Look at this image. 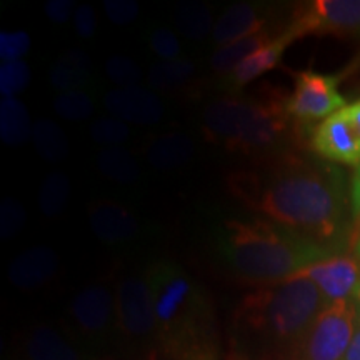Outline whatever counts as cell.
Here are the masks:
<instances>
[{"instance_id":"cell-20","label":"cell","mask_w":360,"mask_h":360,"mask_svg":"<svg viewBox=\"0 0 360 360\" xmlns=\"http://www.w3.org/2000/svg\"><path fill=\"white\" fill-rule=\"evenodd\" d=\"M92 74V62L82 49L65 52L51 70V85L60 92L84 90Z\"/></svg>"},{"instance_id":"cell-11","label":"cell","mask_w":360,"mask_h":360,"mask_svg":"<svg viewBox=\"0 0 360 360\" xmlns=\"http://www.w3.org/2000/svg\"><path fill=\"white\" fill-rule=\"evenodd\" d=\"M310 146L317 157L332 164L360 165V142L344 109L327 117L315 127Z\"/></svg>"},{"instance_id":"cell-6","label":"cell","mask_w":360,"mask_h":360,"mask_svg":"<svg viewBox=\"0 0 360 360\" xmlns=\"http://www.w3.org/2000/svg\"><path fill=\"white\" fill-rule=\"evenodd\" d=\"M117 332L125 342L147 352L157 345V321L150 287L143 276H129L115 289Z\"/></svg>"},{"instance_id":"cell-37","label":"cell","mask_w":360,"mask_h":360,"mask_svg":"<svg viewBox=\"0 0 360 360\" xmlns=\"http://www.w3.org/2000/svg\"><path fill=\"white\" fill-rule=\"evenodd\" d=\"M74 27L75 34H77L80 39H92L97 30V15L96 12H94V8L90 6H80L75 8Z\"/></svg>"},{"instance_id":"cell-12","label":"cell","mask_w":360,"mask_h":360,"mask_svg":"<svg viewBox=\"0 0 360 360\" xmlns=\"http://www.w3.org/2000/svg\"><path fill=\"white\" fill-rule=\"evenodd\" d=\"M252 98L240 96H227L210 102L202 114V132L205 141L215 146H229L244 127L250 112Z\"/></svg>"},{"instance_id":"cell-10","label":"cell","mask_w":360,"mask_h":360,"mask_svg":"<svg viewBox=\"0 0 360 360\" xmlns=\"http://www.w3.org/2000/svg\"><path fill=\"white\" fill-rule=\"evenodd\" d=\"M302 276L319 287L326 304L355 300L360 289V260L357 255L339 254L305 269Z\"/></svg>"},{"instance_id":"cell-25","label":"cell","mask_w":360,"mask_h":360,"mask_svg":"<svg viewBox=\"0 0 360 360\" xmlns=\"http://www.w3.org/2000/svg\"><path fill=\"white\" fill-rule=\"evenodd\" d=\"M175 25L184 37L204 40L212 34V15L209 7L200 2H182L175 8Z\"/></svg>"},{"instance_id":"cell-17","label":"cell","mask_w":360,"mask_h":360,"mask_svg":"<svg viewBox=\"0 0 360 360\" xmlns=\"http://www.w3.org/2000/svg\"><path fill=\"white\" fill-rule=\"evenodd\" d=\"M60 259L47 245L30 247L8 265V281L19 290H35L57 276Z\"/></svg>"},{"instance_id":"cell-22","label":"cell","mask_w":360,"mask_h":360,"mask_svg":"<svg viewBox=\"0 0 360 360\" xmlns=\"http://www.w3.org/2000/svg\"><path fill=\"white\" fill-rule=\"evenodd\" d=\"M34 125L25 105L17 97H6L0 102V137L4 143L19 147L32 137Z\"/></svg>"},{"instance_id":"cell-34","label":"cell","mask_w":360,"mask_h":360,"mask_svg":"<svg viewBox=\"0 0 360 360\" xmlns=\"http://www.w3.org/2000/svg\"><path fill=\"white\" fill-rule=\"evenodd\" d=\"M148 45H150L152 52L159 58H162V62L180 58V52H182L177 34L170 29L154 30L150 34V37H148Z\"/></svg>"},{"instance_id":"cell-29","label":"cell","mask_w":360,"mask_h":360,"mask_svg":"<svg viewBox=\"0 0 360 360\" xmlns=\"http://www.w3.org/2000/svg\"><path fill=\"white\" fill-rule=\"evenodd\" d=\"M53 109L62 119L69 122H80L94 114L96 103L94 97L85 90H70V92H60V96L53 102Z\"/></svg>"},{"instance_id":"cell-7","label":"cell","mask_w":360,"mask_h":360,"mask_svg":"<svg viewBox=\"0 0 360 360\" xmlns=\"http://www.w3.org/2000/svg\"><path fill=\"white\" fill-rule=\"evenodd\" d=\"M340 74L327 75L317 72H297L294 92L287 96L285 109L297 124L326 120L345 107V97L339 92Z\"/></svg>"},{"instance_id":"cell-5","label":"cell","mask_w":360,"mask_h":360,"mask_svg":"<svg viewBox=\"0 0 360 360\" xmlns=\"http://www.w3.org/2000/svg\"><path fill=\"white\" fill-rule=\"evenodd\" d=\"M357 327V300L327 304L285 360H342Z\"/></svg>"},{"instance_id":"cell-46","label":"cell","mask_w":360,"mask_h":360,"mask_svg":"<svg viewBox=\"0 0 360 360\" xmlns=\"http://www.w3.org/2000/svg\"><path fill=\"white\" fill-rule=\"evenodd\" d=\"M359 304V302H357ZM359 322H360V304H359Z\"/></svg>"},{"instance_id":"cell-43","label":"cell","mask_w":360,"mask_h":360,"mask_svg":"<svg viewBox=\"0 0 360 360\" xmlns=\"http://www.w3.org/2000/svg\"><path fill=\"white\" fill-rule=\"evenodd\" d=\"M355 255H357L360 260V233L357 236V238H355Z\"/></svg>"},{"instance_id":"cell-39","label":"cell","mask_w":360,"mask_h":360,"mask_svg":"<svg viewBox=\"0 0 360 360\" xmlns=\"http://www.w3.org/2000/svg\"><path fill=\"white\" fill-rule=\"evenodd\" d=\"M344 110L345 114H347L350 125H352L355 137H357V141L360 142V101L350 103V105H345Z\"/></svg>"},{"instance_id":"cell-36","label":"cell","mask_w":360,"mask_h":360,"mask_svg":"<svg viewBox=\"0 0 360 360\" xmlns=\"http://www.w3.org/2000/svg\"><path fill=\"white\" fill-rule=\"evenodd\" d=\"M103 12L115 25H127L137 19L141 6L135 0H103Z\"/></svg>"},{"instance_id":"cell-30","label":"cell","mask_w":360,"mask_h":360,"mask_svg":"<svg viewBox=\"0 0 360 360\" xmlns=\"http://www.w3.org/2000/svg\"><path fill=\"white\" fill-rule=\"evenodd\" d=\"M90 137L105 147H120L130 137V127L115 117H103L92 124Z\"/></svg>"},{"instance_id":"cell-33","label":"cell","mask_w":360,"mask_h":360,"mask_svg":"<svg viewBox=\"0 0 360 360\" xmlns=\"http://www.w3.org/2000/svg\"><path fill=\"white\" fill-rule=\"evenodd\" d=\"M25 220L27 215L20 202L12 197L2 200V207H0V236L2 238L15 237L24 229Z\"/></svg>"},{"instance_id":"cell-38","label":"cell","mask_w":360,"mask_h":360,"mask_svg":"<svg viewBox=\"0 0 360 360\" xmlns=\"http://www.w3.org/2000/svg\"><path fill=\"white\" fill-rule=\"evenodd\" d=\"M75 8V4L72 0H47L44 6V12L47 19L53 24H65L70 19Z\"/></svg>"},{"instance_id":"cell-45","label":"cell","mask_w":360,"mask_h":360,"mask_svg":"<svg viewBox=\"0 0 360 360\" xmlns=\"http://www.w3.org/2000/svg\"><path fill=\"white\" fill-rule=\"evenodd\" d=\"M355 300H357V302L360 304V289H359V292H357V295H355Z\"/></svg>"},{"instance_id":"cell-24","label":"cell","mask_w":360,"mask_h":360,"mask_svg":"<svg viewBox=\"0 0 360 360\" xmlns=\"http://www.w3.org/2000/svg\"><path fill=\"white\" fill-rule=\"evenodd\" d=\"M97 167L103 177L119 184H134L141 175L137 160L122 147H105L98 152Z\"/></svg>"},{"instance_id":"cell-26","label":"cell","mask_w":360,"mask_h":360,"mask_svg":"<svg viewBox=\"0 0 360 360\" xmlns=\"http://www.w3.org/2000/svg\"><path fill=\"white\" fill-rule=\"evenodd\" d=\"M197 67L188 58H175L169 62H157L148 70V84L160 90L180 89L186 85L193 75Z\"/></svg>"},{"instance_id":"cell-32","label":"cell","mask_w":360,"mask_h":360,"mask_svg":"<svg viewBox=\"0 0 360 360\" xmlns=\"http://www.w3.org/2000/svg\"><path fill=\"white\" fill-rule=\"evenodd\" d=\"M30 82V69L24 60L4 62L0 65V94L2 97H15L24 92Z\"/></svg>"},{"instance_id":"cell-28","label":"cell","mask_w":360,"mask_h":360,"mask_svg":"<svg viewBox=\"0 0 360 360\" xmlns=\"http://www.w3.org/2000/svg\"><path fill=\"white\" fill-rule=\"evenodd\" d=\"M147 360H220L219 345L157 344L147 352Z\"/></svg>"},{"instance_id":"cell-44","label":"cell","mask_w":360,"mask_h":360,"mask_svg":"<svg viewBox=\"0 0 360 360\" xmlns=\"http://www.w3.org/2000/svg\"><path fill=\"white\" fill-rule=\"evenodd\" d=\"M96 360H119V359H115V357H102V359H96Z\"/></svg>"},{"instance_id":"cell-18","label":"cell","mask_w":360,"mask_h":360,"mask_svg":"<svg viewBox=\"0 0 360 360\" xmlns=\"http://www.w3.org/2000/svg\"><path fill=\"white\" fill-rule=\"evenodd\" d=\"M89 224L97 238L105 244H124L141 232V224L124 205L112 200H97L89 207Z\"/></svg>"},{"instance_id":"cell-42","label":"cell","mask_w":360,"mask_h":360,"mask_svg":"<svg viewBox=\"0 0 360 360\" xmlns=\"http://www.w3.org/2000/svg\"><path fill=\"white\" fill-rule=\"evenodd\" d=\"M225 360H249L245 357V355H242L240 352H232V354H229L227 355V359Z\"/></svg>"},{"instance_id":"cell-3","label":"cell","mask_w":360,"mask_h":360,"mask_svg":"<svg viewBox=\"0 0 360 360\" xmlns=\"http://www.w3.org/2000/svg\"><path fill=\"white\" fill-rule=\"evenodd\" d=\"M319 287L302 274L260 285L242 297L233 330L242 347L285 360L326 307Z\"/></svg>"},{"instance_id":"cell-8","label":"cell","mask_w":360,"mask_h":360,"mask_svg":"<svg viewBox=\"0 0 360 360\" xmlns=\"http://www.w3.org/2000/svg\"><path fill=\"white\" fill-rule=\"evenodd\" d=\"M289 29L304 35H360V0H312L295 8Z\"/></svg>"},{"instance_id":"cell-1","label":"cell","mask_w":360,"mask_h":360,"mask_svg":"<svg viewBox=\"0 0 360 360\" xmlns=\"http://www.w3.org/2000/svg\"><path fill=\"white\" fill-rule=\"evenodd\" d=\"M227 184L249 209L344 252L350 236L347 186L332 162L287 150L237 170Z\"/></svg>"},{"instance_id":"cell-35","label":"cell","mask_w":360,"mask_h":360,"mask_svg":"<svg viewBox=\"0 0 360 360\" xmlns=\"http://www.w3.org/2000/svg\"><path fill=\"white\" fill-rule=\"evenodd\" d=\"M30 51V37L24 30L0 34V58L4 62H17Z\"/></svg>"},{"instance_id":"cell-16","label":"cell","mask_w":360,"mask_h":360,"mask_svg":"<svg viewBox=\"0 0 360 360\" xmlns=\"http://www.w3.org/2000/svg\"><path fill=\"white\" fill-rule=\"evenodd\" d=\"M269 8L260 2H237L225 11L215 22L214 44L219 47L250 37L267 29Z\"/></svg>"},{"instance_id":"cell-40","label":"cell","mask_w":360,"mask_h":360,"mask_svg":"<svg viewBox=\"0 0 360 360\" xmlns=\"http://www.w3.org/2000/svg\"><path fill=\"white\" fill-rule=\"evenodd\" d=\"M352 212L357 215L360 224V165L355 170L352 180Z\"/></svg>"},{"instance_id":"cell-14","label":"cell","mask_w":360,"mask_h":360,"mask_svg":"<svg viewBox=\"0 0 360 360\" xmlns=\"http://www.w3.org/2000/svg\"><path fill=\"white\" fill-rule=\"evenodd\" d=\"M103 105L125 124L152 125L164 117V103L152 90L143 87L114 89L105 94Z\"/></svg>"},{"instance_id":"cell-4","label":"cell","mask_w":360,"mask_h":360,"mask_svg":"<svg viewBox=\"0 0 360 360\" xmlns=\"http://www.w3.org/2000/svg\"><path fill=\"white\" fill-rule=\"evenodd\" d=\"M157 321V344L217 345L214 307L200 283L172 260L147 269Z\"/></svg>"},{"instance_id":"cell-23","label":"cell","mask_w":360,"mask_h":360,"mask_svg":"<svg viewBox=\"0 0 360 360\" xmlns=\"http://www.w3.org/2000/svg\"><path fill=\"white\" fill-rule=\"evenodd\" d=\"M32 141L35 150L45 162L60 164L69 157V139L51 119H40L34 124Z\"/></svg>"},{"instance_id":"cell-15","label":"cell","mask_w":360,"mask_h":360,"mask_svg":"<svg viewBox=\"0 0 360 360\" xmlns=\"http://www.w3.org/2000/svg\"><path fill=\"white\" fill-rule=\"evenodd\" d=\"M24 360H92L64 328L52 323L30 327L22 344Z\"/></svg>"},{"instance_id":"cell-19","label":"cell","mask_w":360,"mask_h":360,"mask_svg":"<svg viewBox=\"0 0 360 360\" xmlns=\"http://www.w3.org/2000/svg\"><path fill=\"white\" fill-rule=\"evenodd\" d=\"M195 155V143L182 132L160 135L147 148V160L157 170H174L188 164Z\"/></svg>"},{"instance_id":"cell-13","label":"cell","mask_w":360,"mask_h":360,"mask_svg":"<svg viewBox=\"0 0 360 360\" xmlns=\"http://www.w3.org/2000/svg\"><path fill=\"white\" fill-rule=\"evenodd\" d=\"M295 34L287 27L282 34H278L272 42L265 45L260 51L254 52L252 56L238 64L231 74L224 75L222 79V89L227 90L231 96H237L245 85L254 82L260 75L267 74V72L274 70L282 62L283 53L292 42H295Z\"/></svg>"},{"instance_id":"cell-27","label":"cell","mask_w":360,"mask_h":360,"mask_svg":"<svg viewBox=\"0 0 360 360\" xmlns=\"http://www.w3.org/2000/svg\"><path fill=\"white\" fill-rule=\"evenodd\" d=\"M70 191V179L64 172L56 170V172L49 174L39 191V205L42 214L47 217H57L58 214L64 212Z\"/></svg>"},{"instance_id":"cell-31","label":"cell","mask_w":360,"mask_h":360,"mask_svg":"<svg viewBox=\"0 0 360 360\" xmlns=\"http://www.w3.org/2000/svg\"><path fill=\"white\" fill-rule=\"evenodd\" d=\"M107 77L117 85V89L137 87L143 77L141 65L125 56H114L107 60L105 64Z\"/></svg>"},{"instance_id":"cell-21","label":"cell","mask_w":360,"mask_h":360,"mask_svg":"<svg viewBox=\"0 0 360 360\" xmlns=\"http://www.w3.org/2000/svg\"><path fill=\"white\" fill-rule=\"evenodd\" d=\"M276 37L277 35H274L269 29H265L262 32L250 35V37L240 39L237 42L219 47L212 53V57H210V67H212L214 72H217L219 75L224 77V75L231 74L244 58L260 51V49L272 42Z\"/></svg>"},{"instance_id":"cell-2","label":"cell","mask_w":360,"mask_h":360,"mask_svg":"<svg viewBox=\"0 0 360 360\" xmlns=\"http://www.w3.org/2000/svg\"><path fill=\"white\" fill-rule=\"evenodd\" d=\"M222 262L240 281L269 285L344 252L269 219H231L217 236Z\"/></svg>"},{"instance_id":"cell-9","label":"cell","mask_w":360,"mask_h":360,"mask_svg":"<svg viewBox=\"0 0 360 360\" xmlns=\"http://www.w3.org/2000/svg\"><path fill=\"white\" fill-rule=\"evenodd\" d=\"M69 317L85 342L103 345L117 330L115 292L103 283H90L70 300Z\"/></svg>"},{"instance_id":"cell-41","label":"cell","mask_w":360,"mask_h":360,"mask_svg":"<svg viewBox=\"0 0 360 360\" xmlns=\"http://www.w3.org/2000/svg\"><path fill=\"white\" fill-rule=\"evenodd\" d=\"M342 360H360V322L357 330H355V335L352 342H350L347 352H345L344 359Z\"/></svg>"}]
</instances>
